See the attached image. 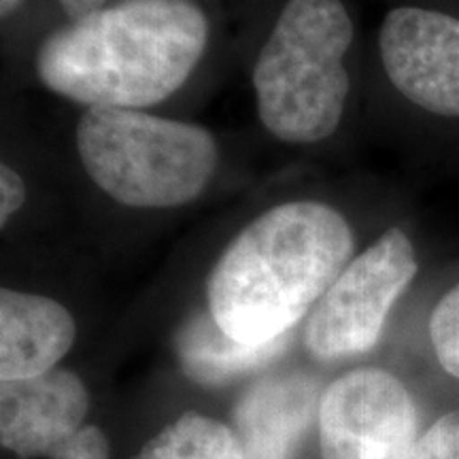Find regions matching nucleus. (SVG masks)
Masks as SVG:
<instances>
[{
    "instance_id": "nucleus-16",
    "label": "nucleus",
    "mask_w": 459,
    "mask_h": 459,
    "mask_svg": "<svg viewBox=\"0 0 459 459\" xmlns=\"http://www.w3.org/2000/svg\"><path fill=\"white\" fill-rule=\"evenodd\" d=\"M28 189L22 175L13 166L3 164L0 166V226L7 223L17 215V211L26 204Z\"/></svg>"
},
{
    "instance_id": "nucleus-12",
    "label": "nucleus",
    "mask_w": 459,
    "mask_h": 459,
    "mask_svg": "<svg viewBox=\"0 0 459 459\" xmlns=\"http://www.w3.org/2000/svg\"><path fill=\"white\" fill-rule=\"evenodd\" d=\"M136 459H245L234 429L198 412H186L153 436Z\"/></svg>"
},
{
    "instance_id": "nucleus-3",
    "label": "nucleus",
    "mask_w": 459,
    "mask_h": 459,
    "mask_svg": "<svg viewBox=\"0 0 459 459\" xmlns=\"http://www.w3.org/2000/svg\"><path fill=\"white\" fill-rule=\"evenodd\" d=\"M351 43L341 0H287L251 73L257 117L274 139L313 145L334 134L351 90Z\"/></svg>"
},
{
    "instance_id": "nucleus-14",
    "label": "nucleus",
    "mask_w": 459,
    "mask_h": 459,
    "mask_svg": "<svg viewBox=\"0 0 459 459\" xmlns=\"http://www.w3.org/2000/svg\"><path fill=\"white\" fill-rule=\"evenodd\" d=\"M409 459H459V409L446 412L419 436Z\"/></svg>"
},
{
    "instance_id": "nucleus-2",
    "label": "nucleus",
    "mask_w": 459,
    "mask_h": 459,
    "mask_svg": "<svg viewBox=\"0 0 459 459\" xmlns=\"http://www.w3.org/2000/svg\"><path fill=\"white\" fill-rule=\"evenodd\" d=\"M351 223L319 200L264 211L230 240L206 283L209 313L228 336L266 344L290 336L353 260Z\"/></svg>"
},
{
    "instance_id": "nucleus-10",
    "label": "nucleus",
    "mask_w": 459,
    "mask_h": 459,
    "mask_svg": "<svg viewBox=\"0 0 459 459\" xmlns=\"http://www.w3.org/2000/svg\"><path fill=\"white\" fill-rule=\"evenodd\" d=\"M77 325L60 302L3 287L0 291V378L20 381L56 368L71 351Z\"/></svg>"
},
{
    "instance_id": "nucleus-5",
    "label": "nucleus",
    "mask_w": 459,
    "mask_h": 459,
    "mask_svg": "<svg viewBox=\"0 0 459 459\" xmlns=\"http://www.w3.org/2000/svg\"><path fill=\"white\" fill-rule=\"evenodd\" d=\"M417 271V251L409 234L402 228L383 232L344 266L317 302L304 330L308 353L319 361L368 353Z\"/></svg>"
},
{
    "instance_id": "nucleus-11",
    "label": "nucleus",
    "mask_w": 459,
    "mask_h": 459,
    "mask_svg": "<svg viewBox=\"0 0 459 459\" xmlns=\"http://www.w3.org/2000/svg\"><path fill=\"white\" fill-rule=\"evenodd\" d=\"M290 336L266 344L240 342L228 336L209 315H194L177 336V355L186 375L200 385H221L277 359Z\"/></svg>"
},
{
    "instance_id": "nucleus-17",
    "label": "nucleus",
    "mask_w": 459,
    "mask_h": 459,
    "mask_svg": "<svg viewBox=\"0 0 459 459\" xmlns=\"http://www.w3.org/2000/svg\"><path fill=\"white\" fill-rule=\"evenodd\" d=\"M57 3L71 20H79V17H85L105 7L107 0H57Z\"/></svg>"
},
{
    "instance_id": "nucleus-13",
    "label": "nucleus",
    "mask_w": 459,
    "mask_h": 459,
    "mask_svg": "<svg viewBox=\"0 0 459 459\" xmlns=\"http://www.w3.org/2000/svg\"><path fill=\"white\" fill-rule=\"evenodd\" d=\"M429 338L440 366L459 378V283L436 304L429 317Z\"/></svg>"
},
{
    "instance_id": "nucleus-4",
    "label": "nucleus",
    "mask_w": 459,
    "mask_h": 459,
    "mask_svg": "<svg viewBox=\"0 0 459 459\" xmlns=\"http://www.w3.org/2000/svg\"><path fill=\"white\" fill-rule=\"evenodd\" d=\"M90 181L130 209H177L203 196L220 164L204 126L158 117L143 108L91 107L74 132Z\"/></svg>"
},
{
    "instance_id": "nucleus-1",
    "label": "nucleus",
    "mask_w": 459,
    "mask_h": 459,
    "mask_svg": "<svg viewBox=\"0 0 459 459\" xmlns=\"http://www.w3.org/2000/svg\"><path fill=\"white\" fill-rule=\"evenodd\" d=\"M209 43L192 0H119L43 39L37 77L83 107L147 108L179 91Z\"/></svg>"
},
{
    "instance_id": "nucleus-8",
    "label": "nucleus",
    "mask_w": 459,
    "mask_h": 459,
    "mask_svg": "<svg viewBox=\"0 0 459 459\" xmlns=\"http://www.w3.org/2000/svg\"><path fill=\"white\" fill-rule=\"evenodd\" d=\"M88 409V389L68 370L3 381L0 443L20 457H51L83 428Z\"/></svg>"
},
{
    "instance_id": "nucleus-9",
    "label": "nucleus",
    "mask_w": 459,
    "mask_h": 459,
    "mask_svg": "<svg viewBox=\"0 0 459 459\" xmlns=\"http://www.w3.org/2000/svg\"><path fill=\"white\" fill-rule=\"evenodd\" d=\"M321 398L317 378L298 372L254 383L232 412L245 459H296L315 415H319Z\"/></svg>"
},
{
    "instance_id": "nucleus-7",
    "label": "nucleus",
    "mask_w": 459,
    "mask_h": 459,
    "mask_svg": "<svg viewBox=\"0 0 459 459\" xmlns=\"http://www.w3.org/2000/svg\"><path fill=\"white\" fill-rule=\"evenodd\" d=\"M378 56L389 83L411 105L459 117V17L395 7L378 28Z\"/></svg>"
},
{
    "instance_id": "nucleus-15",
    "label": "nucleus",
    "mask_w": 459,
    "mask_h": 459,
    "mask_svg": "<svg viewBox=\"0 0 459 459\" xmlns=\"http://www.w3.org/2000/svg\"><path fill=\"white\" fill-rule=\"evenodd\" d=\"M108 457H111V449H108V440L107 436L102 434V429L96 426H83L49 459H108Z\"/></svg>"
},
{
    "instance_id": "nucleus-18",
    "label": "nucleus",
    "mask_w": 459,
    "mask_h": 459,
    "mask_svg": "<svg viewBox=\"0 0 459 459\" xmlns=\"http://www.w3.org/2000/svg\"><path fill=\"white\" fill-rule=\"evenodd\" d=\"M22 3H24V0H0V15L3 17L13 15L15 11L20 9Z\"/></svg>"
},
{
    "instance_id": "nucleus-6",
    "label": "nucleus",
    "mask_w": 459,
    "mask_h": 459,
    "mask_svg": "<svg viewBox=\"0 0 459 459\" xmlns=\"http://www.w3.org/2000/svg\"><path fill=\"white\" fill-rule=\"evenodd\" d=\"M317 421L321 459H409L419 440L415 400L381 368L336 378L324 392Z\"/></svg>"
}]
</instances>
